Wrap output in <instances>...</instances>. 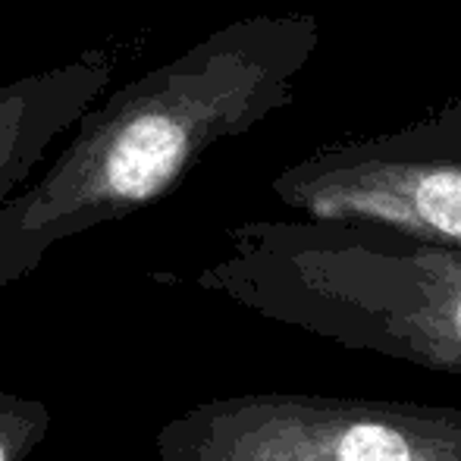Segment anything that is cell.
<instances>
[{
    "instance_id": "6",
    "label": "cell",
    "mask_w": 461,
    "mask_h": 461,
    "mask_svg": "<svg viewBox=\"0 0 461 461\" xmlns=\"http://www.w3.org/2000/svg\"><path fill=\"white\" fill-rule=\"evenodd\" d=\"M50 430V408L38 399L0 393V461H29Z\"/></svg>"
},
{
    "instance_id": "1",
    "label": "cell",
    "mask_w": 461,
    "mask_h": 461,
    "mask_svg": "<svg viewBox=\"0 0 461 461\" xmlns=\"http://www.w3.org/2000/svg\"><path fill=\"white\" fill-rule=\"evenodd\" d=\"M311 35L302 19L232 23L95 101L48 173L0 204V289L54 245L158 204L217 141L255 129L289 97Z\"/></svg>"
},
{
    "instance_id": "3",
    "label": "cell",
    "mask_w": 461,
    "mask_h": 461,
    "mask_svg": "<svg viewBox=\"0 0 461 461\" xmlns=\"http://www.w3.org/2000/svg\"><path fill=\"white\" fill-rule=\"evenodd\" d=\"M160 461H461V408L239 393L167 420Z\"/></svg>"
},
{
    "instance_id": "5",
    "label": "cell",
    "mask_w": 461,
    "mask_h": 461,
    "mask_svg": "<svg viewBox=\"0 0 461 461\" xmlns=\"http://www.w3.org/2000/svg\"><path fill=\"white\" fill-rule=\"evenodd\" d=\"M113 76L104 50H86L63 67L0 86V204L48 158L57 135L76 126Z\"/></svg>"
},
{
    "instance_id": "2",
    "label": "cell",
    "mask_w": 461,
    "mask_h": 461,
    "mask_svg": "<svg viewBox=\"0 0 461 461\" xmlns=\"http://www.w3.org/2000/svg\"><path fill=\"white\" fill-rule=\"evenodd\" d=\"M194 283L267 321L461 376V249L342 223H242Z\"/></svg>"
},
{
    "instance_id": "4",
    "label": "cell",
    "mask_w": 461,
    "mask_h": 461,
    "mask_svg": "<svg viewBox=\"0 0 461 461\" xmlns=\"http://www.w3.org/2000/svg\"><path fill=\"white\" fill-rule=\"evenodd\" d=\"M274 192L308 220L461 249V158L348 148L285 170Z\"/></svg>"
}]
</instances>
